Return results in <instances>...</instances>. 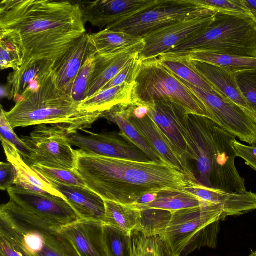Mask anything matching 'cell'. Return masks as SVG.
<instances>
[{"instance_id": "21", "label": "cell", "mask_w": 256, "mask_h": 256, "mask_svg": "<svg viewBox=\"0 0 256 256\" xmlns=\"http://www.w3.org/2000/svg\"><path fill=\"white\" fill-rule=\"evenodd\" d=\"M104 224L94 220H79L62 227L60 233L74 244L80 256H110Z\"/></svg>"}, {"instance_id": "48", "label": "cell", "mask_w": 256, "mask_h": 256, "mask_svg": "<svg viewBox=\"0 0 256 256\" xmlns=\"http://www.w3.org/2000/svg\"><path fill=\"white\" fill-rule=\"evenodd\" d=\"M252 146H256V142Z\"/></svg>"}, {"instance_id": "24", "label": "cell", "mask_w": 256, "mask_h": 256, "mask_svg": "<svg viewBox=\"0 0 256 256\" xmlns=\"http://www.w3.org/2000/svg\"><path fill=\"white\" fill-rule=\"evenodd\" d=\"M0 139L7 160L12 164L14 168L15 186L30 191L50 194L66 200L60 192L52 187L25 162L14 145L2 138Z\"/></svg>"}, {"instance_id": "18", "label": "cell", "mask_w": 256, "mask_h": 256, "mask_svg": "<svg viewBox=\"0 0 256 256\" xmlns=\"http://www.w3.org/2000/svg\"><path fill=\"white\" fill-rule=\"evenodd\" d=\"M96 54L85 33L60 57L54 62L52 77L56 88L71 96L74 80L81 68L92 55Z\"/></svg>"}, {"instance_id": "30", "label": "cell", "mask_w": 256, "mask_h": 256, "mask_svg": "<svg viewBox=\"0 0 256 256\" xmlns=\"http://www.w3.org/2000/svg\"><path fill=\"white\" fill-rule=\"evenodd\" d=\"M104 200V224L130 235L138 224L141 210L134 204H125Z\"/></svg>"}, {"instance_id": "32", "label": "cell", "mask_w": 256, "mask_h": 256, "mask_svg": "<svg viewBox=\"0 0 256 256\" xmlns=\"http://www.w3.org/2000/svg\"><path fill=\"white\" fill-rule=\"evenodd\" d=\"M130 256H178L164 236H148L134 230L130 234Z\"/></svg>"}, {"instance_id": "9", "label": "cell", "mask_w": 256, "mask_h": 256, "mask_svg": "<svg viewBox=\"0 0 256 256\" xmlns=\"http://www.w3.org/2000/svg\"><path fill=\"white\" fill-rule=\"evenodd\" d=\"M218 12L196 4L190 0H161L156 5L127 19L106 27L143 38L178 22L200 16H212Z\"/></svg>"}, {"instance_id": "7", "label": "cell", "mask_w": 256, "mask_h": 256, "mask_svg": "<svg viewBox=\"0 0 256 256\" xmlns=\"http://www.w3.org/2000/svg\"><path fill=\"white\" fill-rule=\"evenodd\" d=\"M164 237L178 256H187L202 246H216L222 207L208 204L172 213Z\"/></svg>"}, {"instance_id": "44", "label": "cell", "mask_w": 256, "mask_h": 256, "mask_svg": "<svg viewBox=\"0 0 256 256\" xmlns=\"http://www.w3.org/2000/svg\"><path fill=\"white\" fill-rule=\"evenodd\" d=\"M232 145L236 156L243 159L246 164L256 170V146L244 144L236 140Z\"/></svg>"}, {"instance_id": "29", "label": "cell", "mask_w": 256, "mask_h": 256, "mask_svg": "<svg viewBox=\"0 0 256 256\" xmlns=\"http://www.w3.org/2000/svg\"><path fill=\"white\" fill-rule=\"evenodd\" d=\"M208 204H212L202 201L183 190H164L156 193L154 199L152 202L136 206L140 210L156 208L172 213L180 210Z\"/></svg>"}, {"instance_id": "35", "label": "cell", "mask_w": 256, "mask_h": 256, "mask_svg": "<svg viewBox=\"0 0 256 256\" xmlns=\"http://www.w3.org/2000/svg\"><path fill=\"white\" fill-rule=\"evenodd\" d=\"M104 232L110 256H130V235L106 224Z\"/></svg>"}, {"instance_id": "38", "label": "cell", "mask_w": 256, "mask_h": 256, "mask_svg": "<svg viewBox=\"0 0 256 256\" xmlns=\"http://www.w3.org/2000/svg\"><path fill=\"white\" fill-rule=\"evenodd\" d=\"M90 56L78 72L74 82L71 97L78 103L86 98L95 63V56Z\"/></svg>"}, {"instance_id": "4", "label": "cell", "mask_w": 256, "mask_h": 256, "mask_svg": "<svg viewBox=\"0 0 256 256\" xmlns=\"http://www.w3.org/2000/svg\"><path fill=\"white\" fill-rule=\"evenodd\" d=\"M78 104L56 88L51 76L38 91L16 103L4 114L13 129L50 124L77 132L90 128L102 113L82 110Z\"/></svg>"}, {"instance_id": "36", "label": "cell", "mask_w": 256, "mask_h": 256, "mask_svg": "<svg viewBox=\"0 0 256 256\" xmlns=\"http://www.w3.org/2000/svg\"><path fill=\"white\" fill-rule=\"evenodd\" d=\"M32 168L42 176L57 182L70 186H86L74 170L32 165Z\"/></svg>"}, {"instance_id": "26", "label": "cell", "mask_w": 256, "mask_h": 256, "mask_svg": "<svg viewBox=\"0 0 256 256\" xmlns=\"http://www.w3.org/2000/svg\"><path fill=\"white\" fill-rule=\"evenodd\" d=\"M128 104L115 106L103 112L100 118L116 124L120 130L119 135L139 148L151 161L166 164L130 122Z\"/></svg>"}, {"instance_id": "39", "label": "cell", "mask_w": 256, "mask_h": 256, "mask_svg": "<svg viewBox=\"0 0 256 256\" xmlns=\"http://www.w3.org/2000/svg\"><path fill=\"white\" fill-rule=\"evenodd\" d=\"M0 68L1 70H18L22 65L23 56L18 46L6 38H0Z\"/></svg>"}, {"instance_id": "19", "label": "cell", "mask_w": 256, "mask_h": 256, "mask_svg": "<svg viewBox=\"0 0 256 256\" xmlns=\"http://www.w3.org/2000/svg\"><path fill=\"white\" fill-rule=\"evenodd\" d=\"M183 190L206 202L220 206L224 219L256 210V194L250 191L228 192L198 182L184 188Z\"/></svg>"}, {"instance_id": "46", "label": "cell", "mask_w": 256, "mask_h": 256, "mask_svg": "<svg viewBox=\"0 0 256 256\" xmlns=\"http://www.w3.org/2000/svg\"><path fill=\"white\" fill-rule=\"evenodd\" d=\"M240 0L256 22V0Z\"/></svg>"}, {"instance_id": "20", "label": "cell", "mask_w": 256, "mask_h": 256, "mask_svg": "<svg viewBox=\"0 0 256 256\" xmlns=\"http://www.w3.org/2000/svg\"><path fill=\"white\" fill-rule=\"evenodd\" d=\"M54 63L48 60H31L10 73L7 77L9 98L16 103L38 91L52 76Z\"/></svg>"}, {"instance_id": "28", "label": "cell", "mask_w": 256, "mask_h": 256, "mask_svg": "<svg viewBox=\"0 0 256 256\" xmlns=\"http://www.w3.org/2000/svg\"><path fill=\"white\" fill-rule=\"evenodd\" d=\"M90 39L96 54L100 56L124 52L144 44L142 38L106 28L90 34Z\"/></svg>"}, {"instance_id": "31", "label": "cell", "mask_w": 256, "mask_h": 256, "mask_svg": "<svg viewBox=\"0 0 256 256\" xmlns=\"http://www.w3.org/2000/svg\"><path fill=\"white\" fill-rule=\"evenodd\" d=\"M174 56H182L192 60L215 64L234 74L256 68V58L244 57L202 51L193 52Z\"/></svg>"}, {"instance_id": "22", "label": "cell", "mask_w": 256, "mask_h": 256, "mask_svg": "<svg viewBox=\"0 0 256 256\" xmlns=\"http://www.w3.org/2000/svg\"><path fill=\"white\" fill-rule=\"evenodd\" d=\"M42 178L64 196L80 220H94L104 224V200L96 193L86 186L66 185Z\"/></svg>"}, {"instance_id": "43", "label": "cell", "mask_w": 256, "mask_h": 256, "mask_svg": "<svg viewBox=\"0 0 256 256\" xmlns=\"http://www.w3.org/2000/svg\"><path fill=\"white\" fill-rule=\"evenodd\" d=\"M0 256H29L11 238L0 232Z\"/></svg>"}, {"instance_id": "14", "label": "cell", "mask_w": 256, "mask_h": 256, "mask_svg": "<svg viewBox=\"0 0 256 256\" xmlns=\"http://www.w3.org/2000/svg\"><path fill=\"white\" fill-rule=\"evenodd\" d=\"M215 15L182 20L146 36L142 38L144 47L140 59L158 58L197 36L214 22Z\"/></svg>"}, {"instance_id": "37", "label": "cell", "mask_w": 256, "mask_h": 256, "mask_svg": "<svg viewBox=\"0 0 256 256\" xmlns=\"http://www.w3.org/2000/svg\"><path fill=\"white\" fill-rule=\"evenodd\" d=\"M234 75L241 94L256 116V68L236 72Z\"/></svg>"}, {"instance_id": "40", "label": "cell", "mask_w": 256, "mask_h": 256, "mask_svg": "<svg viewBox=\"0 0 256 256\" xmlns=\"http://www.w3.org/2000/svg\"><path fill=\"white\" fill-rule=\"evenodd\" d=\"M196 4L212 8L217 12L235 14H250L240 0H190Z\"/></svg>"}, {"instance_id": "41", "label": "cell", "mask_w": 256, "mask_h": 256, "mask_svg": "<svg viewBox=\"0 0 256 256\" xmlns=\"http://www.w3.org/2000/svg\"><path fill=\"white\" fill-rule=\"evenodd\" d=\"M2 106H0V137L14 145L22 156L24 160H28L30 156L28 148L14 132L9 124Z\"/></svg>"}, {"instance_id": "2", "label": "cell", "mask_w": 256, "mask_h": 256, "mask_svg": "<svg viewBox=\"0 0 256 256\" xmlns=\"http://www.w3.org/2000/svg\"><path fill=\"white\" fill-rule=\"evenodd\" d=\"M75 171L86 186L104 200L134 204L148 194L182 190L194 183L166 164L90 155L74 150Z\"/></svg>"}, {"instance_id": "6", "label": "cell", "mask_w": 256, "mask_h": 256, "mask_svg": "<svg viewBox=\"0 0 256 256\" xmlns=\"http://www.w3.org/2000/svg\"><path fill=\"white\" fill-rule=\"evenodd\" d=\"M197 51L256 58V22L250 14L218 12L214 22L202 33L162 55Z\"/></svg>"}, {"instance_id": "12", "label": "cell", "mask_w": 256, "mask_h": 256, "mask_svg": "<svg viewBox=\"0 0 256 256\" xmlns=\"http://www.w3.org/2000/svg\"><path fill=\"white\" fill-rule=\"evenodd\" d=\"M148 115L168 140L176 152L185 160H196L188 112L180 106L167 99L148 104Z\"/></svg>"}, {"instance_id": "3", "label": "cell", "mask_w": 256, "mask_h": 256, "mask_svg": "<svg viewBox=\"0 0 256 256\" xmlns=\"http://www.w3.org/2000/svg\"><path fill=\"white\" fill-rule=\"evenodd\" d=\"M188 123L196 155L198 182L228 192L246 190L244 180L235 166L232 145L236 137L210 119L188 114Z\"/></svg>"}, {"instance_id": "27", "label": "cell", "mask_w": 256, "mask_h": 256, "mask_svg": "<svg viewBox=\"0 0 256 256\" xmlns=\"http://www.w3.org/2000/svg\"><path fill=\"white\" fill-rule=\"evenodd\" d=\"M134 82L123 84L107 90H101L87 98L79 103V108L90 112H103L120 104L134 102L133 91Z\"/></svg>"}, {"instance_id": "47", "label": "cell", "mask_w": 256, "mask_h": 256, "mask_svg": "<svg viewBox=\"0 0 256 256\" xmlns=\"http://www.w3.org/2000/svg\"><path fill=\"white\" fill-rule=\"evenodd\" d=\"M248 256H256V250L251 252Z\"/></svg>"}, {"instance_id": "33", "label": "cell", "mask_w": 256, "mask_h": 256, "mask_svg": "<svg viewBox=\"0 0 256 256\" xmlns=\"http://www.w3.org/2000/svg\"><path fill=\"white\" fill-rule=\"evenodd\" d=\"M158 58L164 68L179 78L196 87L221 96L200 74L178 58L164 55Z\"/></svg>"}, {"instance_id": "25", "label": "cell", "mask_w": 256, "mask_h": 256, "mask_svg": "<svg viewBox=\"0 0 256 256\" xmlns=\"http://www.w3.org/2000/svg\"><path fill=\"white\" fill-rule=\"evenodd\" d=\"M144 44L128 50L109 55L96 54L86 98L98 93L132 60L139 56Z\"/></svg>"}, {"instance_id": "5", "label": "cell", "mask_w": 256, "mask_h": 256, "mask_svg": "<svg viewBox=\"0 0 256 256\" xmlns=\"http://www.w3.org/2000/svg\"><path fill=\"white\" fill-rule=\"evenodd\" d=\"M61 228L26 212L10 200L0 207V232L29 256H80L74 244L60 234Z\"/></svg>"}, {"instance_id": "16", "label": "cell", "mask_w": 256, "mask_h": 256, "mask_svg": "<svg viewBox=\"0 0 256 256\" xmlns=\"http://www.w3.org/2000/svg\"><path fill=\"white\" fill-rule=\"evenodd\" d=\"M161 0H98L80 4L84 24L100 28L122 21L158 4Z\"/></svg>"}, {"instance_id": "45", "label": "cell", "mask_w": 256, "mask_h": 256, "mask_svg": "<svg viewBox=\"0 0 256 256\" xmlns=\"http://www.w3.org/2000/svg\"><path fill=\"white\" fill-rule=\"evenodd\" d=\"M15 170L10 162L0 163V189L8 190L13 186L15 182Z\"/></svg>"}, {"instance_id": "23", "label": "cell", "mask_w": 256, "mask_h": 256, "mask_svg": "<svg viewBox=\"0 0 256 256\" xmlns=\"http://www.w3.org/2000/svg\"><path fill=\"white\" fill-rule=\"evenodd\" d=\"M170 56L178 58L194 70L221 96L253 112L238 89L234 73L215 64L182 56Z\"/></svg>"}, {"instance_id": "1", "label": "cell", "mask_w": 256, "mask_h": 256, "mask_svg": "<svg viewBox=\"0 0 256 256\" xmlns=\"http://www.w3.org/2000/svg\"><path fill=\"white\" fill-rule=\"evenodd\" d=\"M80 4L50 0H2L0 38L21 50L23 64L55 61L86 33Z\"/></svg>"}, {"instance_id": "13", "label": "cell", "mask_w": 256, "mask_h": 256, "mask_svg": "<svg viewBox=\"0 0 256 256\" xmlns=\"http://www.w3.org/2000/svg\"><path fill=\"white\" fill-rule=\"evenodd\" d=\"M10 200L27 212L63 227L79 220L66 200L62 198L13 186L7 190Z\"/></svg>"}, {"instance_id": "17", "label": "cell", "mask_w": 256, "mask_h": 256, "mask_svg": "<svg viewBox=\"0 0 256 256\" xmlns=\"http://www.w3.org/2000/svg\"><path fill=\"white\" fill-rule=\"evenodd\" d=\"M128 104V109L130 122L164 162L185 174L191 180L198 182L188 162L176 152L168 140L148 116V112L142 116H135L131 112Z\"/></svg>"}, {"instance_id": "8", "label": "cell", "mask_w": 256, "mask_h": 256, "mask_svg": "<svg viewBox=\"0 0 256 256\" xmlns=\"http://www.w3.org/2000/svg\"><path fill=\"white\" fill-rule=\"evenodd\" d=\"M133 98L134 101L148 104L167 99L182 106L188 114L205 116L213 121L203 103L158 58L142 60L134 81Z\"/></svg>"}, {"instance_id": "11", "label": "cell", "mask_w": 256, "mask_h": 256, "mask_svg": "<svg viewBox=\"0 0 256 256\" xmlns=\"http://www.w3.org/2000/svg\"><path fill=\"white\" fill-rule=\"evenodd\" d=\"M177 77L203 103L216 124L251 146L256 142V116L253 112L227 98L196 87Z\"/></svg>"}, {"instance_id": "34", "label": "cell", "mask_w": 256, "mask_h": 256, "mask_svg": "<svg viewBox=\"0 0 256 256\" xmlns=\"http://www.w3.org/2000/svg\"><path fill=\"white\" fill-rule=\"evenodd\" d=\"M140 210V220L134 230L148 236H164L171 220L172 212L156 208Z\"/></svg>"}, {"instance_id": "10", "label": "cell", "mask_w": 256, "mask_h": 256, "mask_svg": "<svg viewBox=\"0 0 256 256\" xmlns=\"http://www.w3.org/2000/svg\"><path fill=\"white\" fill-rule=\"evenodd\" d=\"M71 131L59 126L38 125L28 136H22L28 148L30 156L25 162L30 166L74 170L76 156L66 134Z\"/></svg>"}, {"instance_id": "42", "label": "cell", "mask_w": 256, "mask_h": 256, "mask_svg": "<svg viewBox=\"0 0 256 256\" xmlns=\"http://www.w3.org/2000/svg\"><path fill=\"white\" fill-rule=\"evenodd\" d=\"M142 62V60L140 59L139 56L134 58L113 79L108 82L101 90L117 86L124 83H134L141 67Z\"/></svg>"}, {"instance_id": "15", "label": "cell", "mask_w": 256, "mask_h": 256, "mask_svg": "<svg viewBox=\"0 0 256 256\" xmlns=\"http://www.w3.org/2000/svg\"><path fill=\"white\" fill-rule=\"evenodd\" d=\"M84 131L89 134L84 136L76 131H70L66 132V137L71 146L78 147L86 154L140 162L151 161L136 146L114 134Z\"/></svg>"}]
</instances>
